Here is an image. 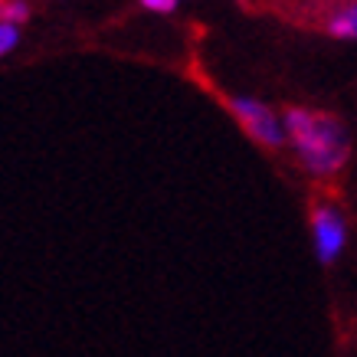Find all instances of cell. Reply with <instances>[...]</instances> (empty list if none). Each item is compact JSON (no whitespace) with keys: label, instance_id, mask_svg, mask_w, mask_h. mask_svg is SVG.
I'll list each match as a JSON object with an SVG mask.
<instances>
[{"label":"cell","instance_id":"obj_3","mask_svg":"<svg viewBox=\"0 0 357 357\" xmlns=\"http://www.w3.org/2000/svg\"><path fill=\"white\" fill-rule=\"evenodd\" d=\"M312 236H314V256L318 262H331L341 256L347 239V227H344V213L335 204H314L312 206Z\"/></svg>","mask_w":357,"mask_h":357},{"label":"cell","instance_id":"obj_8","mask_svg":"<svg viewBox=\"0 0 357 357\" xmlns=\"http://www.w3.org/2000/svg\"><path fill=\"white\" fill-rule=\"evenodd\" d=\"M0 20H3V7H0Z\"/></svg>","mask_w":357,"mask_h":357},{"label":"cell","instance_id":"obj_5","mask_svg":"<svg viewBox=\"0 0 357 357\" xmlns=\"http://www.w3.org/2000/svg\"><path fill=\"white\" fill-rule=\"evenodd\" d=\"M17 43H20V26H13V23L0 20V56H7Z\"/></svg>","mask_w":357,"mask_h":357},{"label":"cell","instance_id":"obj_6","mask_svg":"<svg viewBox=\"0 0 357 357\" xmlns=\"http://www.w3.org/2000/svg\"><path fill=\"white\" fill-rule=\"evenodd\" d=\"M26 17H30V7H26V3H10V7H3V20L13 23V26L23 23Z\"/></svg>","mask_w":357,"mask_h":357},{"label":"cell","instance_id":"obj_4","mask_svg":"<svg viewBox=\"0 0 357 357\" xmlns=\"http://www.w3.org/2000/svg\"><path fill=\"white\" fill-rule=\"evenodd\" d=\"M325 30L337 40H357V3H344L325 17Z\"/></svg>","mask_w":357,"mask_h":357},{"label":"cell","instance_id":"obj_1","mask_svg":"<svg viewBox=\"0 0 357 357\" xmlns=\"http://www.w3.org/2000/svg\"><path fill=\"white\" fill-rule=\"evenodd\" d=\"M282 125H285V135L292 141L302 167L312 177H335L351 158L347 128L331 112L289 109Z\"/></svg>","mask_w":357,"mask_h":357},{"label":"cell","instance_id":"obj_7","mask_svg":"<svg viewBox=\"0 0 357 357\" xmlns=\"http://www.w3.org/2000/svg\"><path fill=\"white\" fill-rule=\"evenodd\" d=\"M141 7L151 10V13H174L177 10V0H144Z\"/></svg>","mask_w":357,"mask_h":357},{"label":"cell","instance_id":"obj_2","mask_svg":"<svg viewBox=\"0 0 357 357\" xmlns=\"http://www.w3.org/2000/svg\"><path fill=\"white\" fill-rule=\"evenodd\" d=\"M229 109L233 115L239 119V125L252 135V138L266 144V148H282L285 144V125L279 121V115L266 105V102H256V98H246V96H233L229 98Z\"/></svg>","mask_w":357,"mask_h":357}]
</instances>
